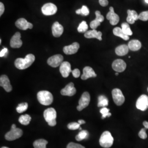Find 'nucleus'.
Listing matches in <instances>:
<instances>
[{
  "mask_svg": "<svg viewBox=\"0 0 148 148\" xmlns=\"http://www.w3.org/2000/svg\"><path fill=\"white\" fill-rule=\"evenodd\" d=\"M32 120V117L27 114L21 115L19 118V122L23 125H28Z\"/></svg>",
  "mask_w": 148,
  "mask_h": 148,
  "instance_id": "bb28decb",
  "label": "nucleus"
},
{
  "mask_svg": "<svg viewBox=\"0 0 148 148\" xmlns=\"http://www.w3.org/2000/svg\"><path fill=\"white\" fill-rule=\"evenodd\" d=\"M109 104V101L108 98L104 95H100L98 97V107H106Z\"/></svg>",
  "mask_w": 148,
  "mask_h": 148,
  "instance_id": "cd10ccee",
  "label": "nucleus"
},
{
  "mask_svg": "<svg viewBox=\"0 0 148 148\" xmlns=\"http://www.w3.org/2000/svg\"><path fill=\"white\" fill-rule=\"evenodd\" d=\"M139 19L142 21H148V11H144L139 14Z\"/></svg>",
  "mask_w": 148,
  "mask_h": 148,
  "instance_id": "c9c22d12",
  "label": "nucleus"
},
{
  "mask_svg": "<svg viewBox=\"0 0 148 148\" xmlns=\"http://www.w3.org/2000/svg\"><path fill=\"white\" fill-rule=\"evenodd\" d=\"M84 36L87 38H97L100 41L102 40L101 32H97L96 29H93L92 30L86 32Z\"/></svg>",
  "mask_w": 148,
  "mask_h": 148,
  "instance_id": "412c9836",
  "label": "nucleus"
},
{
  "mask_svg": "<svg viewBox=\"0 0 148 148\" xmlns=\"http://www.w3.org/2000/svg\"><path fill=\"white\" fill-rule=\"evenodd\" d=\"M1 148H8V147H2Z\"/></svg>",
  "mask_w": 148,
  "mask_h": 148,
  "instance_id": "3c124183",
  "label": "nucleus"
},
{
  "mask_svg": "<svg viewBox=\"0 0 148 148\" xmlns=\"http://www.w3.org/2000/svg\"><path fill=\"white\" fill-rule=\"evenodd\" d=\"M136 107L141 111H145L148 108V96L145 95H140L136 102Z\"/></svg>",
  "mask_w": 148,
  "mask_h": 148,
  "instance_id": "6e6552de",
  "label": "nucleus"
},
{
  "mask_svg": "<svg viewBox=\"0 0 148 148\" xmlns=\"http://www.w3.org/2000/svg\"><path fill=\"white\" fill-rule=\"evenodd\" d=\"M64 58L61 54H56L49 58L47 60V63L49 66L56 68L60 66L63 62Z\"/></svg>",
  "mask_w": 148,
  "mask_h": 148,
  "instance_id": "1a4fd4ad",
  "label": "nucleus"
},
{
  "mask_svg": "<svg viewBox=\"0 0 148 148\" xmlns=\"http://www.w3.org/2000/svg\"><path fill=\"white\" fill-rule=\"evenodd\" d=\"M110 11L106 14V19L110 21L112 25H115L118 24L120 21V17L114 12V8L110 7L109 8Z\"/></svg>",
  "mask_w": 148,
  "mask_h": 148,
  "instance_id": "f8f14e48",
  "label": "nucleus"
},
{
  "mask_svg": "<svg viewBox=\"0 0 148 148\" xmlns=\"http://www.w3.org/2000/svg\"><path fill=\"white\" fill-rule=\"evenodd\" d=\"M37 100L43 106H49L52 103L53 97L52 94L47 90H41L38 92Z\"/></svg>",
  "mask_w": 148,
  "mask_h": 148,
  "instance_id": "f03ea898",
  "label": "nucleus"
},
{
  "mask_svg": "<svg viewBox=\"0 0 148 148\" xmlns=\"http://www.w3.org/2000/svg\"><path fill=\"white\" fill-rule=\"evenodd\" d=\"M28 108V104L27 103H23L19 104L16 108V110L18 113H22L26 111Z\"/></svg>",
  "mask_w": 148,
  "mask_h": 148,
  "instance_id": "473e14b6",
  "label": "nucleus"
},
{
  "mask_svg": "<svg viewBox=\"0 0 148 148\" xmlns=\"http://www.w3.org/2000/svg\"><path fill=\"white\" fill-rule=\"evenodd\" d=\"M99 3L101 6L106 7L108 5L109 1L108 0H99Z\"/></svg>",
  "mask_w": 148,
  "mask_h": 148,
  "instance_id": "79ce46f5",
  "label": "nucleus"
},
{
  "mask_svg": "<svg viewBox=\"0 0 148 148\" xmlns=\"http://www.w3.org/2000/svg\"><path fill=\"white\" fill-rule=\"evenodd\" d=\"M145 2H146V3H148V0H145Z\"/></svg>",
  "mask_w": 148,
  "mask_h": 148,
  "instance_id": "09e8293b",
  "label": "nucleus"
},
{
  "mask_svg": "<svg viewBox=\"0 0 148 148\" xmlns=\"http://www.w3.org/2000/svg\"><path fill=\"white\" fill-rule=\"evenodd\" d=\"M89 136V133L86 131V130H84V131H81L79 134L76 136V140L77 141H81L84 139H86Z\"/></svg>",
  "mask_w": 148,
  "mask_h": 148,
  "instance_id": "c85d7f7f",
  "label": "nucleus"
},
{
  "mask_svg": "<svg viewBox=\"0 0 148 148\" xmlns=\"http://www.w3.org/2000/svg\"><path fill=\"white\" fill-rule=\"evenodd\" d=\"M90 97L88 92H85L81 96L79 101V106H77L78 111H81L87 107L90 104Z\"/></svg>",
  "mask_w": 148,
  "mask_h": 148,
  "instance_id": "0eeeda50",
  "label": "nucleus"
},
{
  "mask_svg": "<svg viewBox=\"0 0 148 148\" xmlns=\"http://www.w3.org/2000/svg\"><path fill=\"white\" fill-rule=\"evenodd\" d=\"M21 35L19 32H16V34L11 38L10 41V46L11 47L13 48H20L22 46L23 42L21 40Z\"/></svg>",
  "mask_w": 148,
  "mask_h": 148,
  "instance_id": "ddd939ff",
  "label": "nucleus"
},
{
  "mask_svg": "<svg viewBox=\"0 0 148 148\" xmlns=\"http://www.w3.org/2000/svg\"><path fill=\"white\" fill-rule=\"evenodd\" d=\"M41 11L45 16H52L56 14L57 11V7L54 4L48 3L43 5Z\"/></svg>",
  "mask_w": 148,
  "mask_h": 148,
  "instance_id": "9d476101",
  "label": "nucleus"
},
{
  "mask_svg": "<svg viewBox=\"0 0 148 148\" xmlns=\"http://www.w3.org/2000/svg\"><path fill=\"white\" fill-rule=\"evenodd\" d=\"M127 21L128 23L133 24L135 21L139 19V15L137 12L134 10H127Z\"/></svg>",
  "mask_w": 148,
  "mask_h": 148,
  "instance_id": "4be33fe9",
  "label": "nucleus"
},
{
  "mask_svg": "<svg viewBox=\"0 0 148 148\" xmlns=\"http://www.w3.org/2000/svg\"><path fill=\"white\" fill-rule=\"evenodd\" d=\"M101 23L100 21H98V20L95 19L94 21H93L90 23V27L92 29H96L97 28V27L101 25Z\"/></svg>",
  "mask_w": 148,
  "mask_h": 148,
  "instance_id": "e433bc0d",
  "label": "nucleus"
},
{
  "mask_svg": "<svg viewBox=\"0 0 148 148\" xmlns=\"http://www.w3.org/2000/svg\"><path fill=\"white\" fill-rule=\"evenodd\" d=\"M8 52V49L7 48H3V49H2L0 52V57H5V54Z\"/></svg>",
  "mask_w": 148,
  "mask_h": 148,
  "instance_id": "37998d69",
  "label": "nucleus"
},
{
  "mask_svg": "<svg viewBox=\"0 0 148 148\" xmlns=\"http://www.w3.org/2000/svg\"><path fill=\"white\" fill-rule=\"evenodd\" d=\"M52 34L54 37H60L63 33L64 28L58 21L55 22L52 27Z\"/></svg>",
  "mask_w": 148,
  "mask_h": 148,
  "instance_id": "aec40b11",
  "label": "nucleus"
},
{
  "mask_svg": "<svg viewBox=\"0 0 148 148\" xmlns=\"http://www.w3.org/2000/svg\"><path fill=\"white\" fill-rule=\"evenodd\" d=\"M110 109L106 108L103 107L100 110V112L102 115V119H104L106 117H110L111 115V114L109 112Z\"/></svg>",
  "mask_w": 148,
  "mask_h": 148,
  "instance_id": "72a5a7b5",
  "label": "nucleus"
},
{
  "mask_svg": "<svg viewBox=\"0 0 148 148\" xmlns=\"http://www.w3.org/2000/svg\"><path fill=\"white\" fill-rule=\"evenodd\" d=\"M34 55L29 54L24 58H17L14 62V65L17 69L24 70L32 65L35 61Z\"/></svg>",
  "mask_w": 148,
  "mask_h": 148,
  "instance_id": "f257e3e1",
  "label": "nucleus"
},
{
  "mask_svg": "<svg viewBox=\"0 0 148 148\" xmlns=\"http://www.w3.org/2000/svg\"><path fill=\"white\" fill-rule=\"evenodd\" d=\"M97 77L95 71L90 66H86L83 70V74L81 76V79L86 80L90 77Z\"/></svg>",
  "mask_w": 148,
  "mask_h": 148,
  "instance_id": "6ab92c4d",
  "label": "nucleus"
},
{
  "mask_svg": "<svg viewBox=\"0 0 148 148\" xmlns=\"http://www.w3.org/2000/svg\"><path fill=\"white\" fill-rule=\"evenodd\" d=\"M121 29L123 32L128 36H130L132 35V32L130 28L129 24L127 23H123L122 24Z\"/></svg>",
  "mask_w": 148,
  "mask_h": 148,
  "instance_id": "c756f323",
  "label": "nucleus"
},
{
  "mask_svg": "<svg viewBox=\"0 0 148 148\" xmlns=\"http://www.w3.org/2000/svg\"><path fill=\"white\" fill-rule=\"evenodd\" d=\"M112 96L114 103L117 106H121L124 103L125 98L121 90L119 88H115L112 90Z\"/></svg>",
  "mask_w": 148,
  "mask_h": 148,
  "instance_id": "39448f33",
  "label": "nucleus"
},
{
  "mask_svg": "<svg viewBox=\"0 0 148 148\" xmlns=\"http://www.w3.org/2000/svg\"><path fill=\"white\" fill-rule=\"evenodd\" d=\"M143 125L144 127L147 129H148V122L144 121L143 123Z\"/></svg>",
  "mask_w": 148,
  "mask_h": 148,
  "instance_id": "a18cd8bd",
  "label": "nucleus"
},
{
  "mask_svg": "<svg viewBox=\"0 0 148 148\" xmlns=\"http://www.w3.org/2000/svg\"><path fill=\"white\" fill-rule=\"evenodd\" d=\"M76 93V90L74 87V84L73 82H70L66 85L65 88L61 90L60 93L63 95L65 96H73Z\"/></svg>",
  "mask_w": 148,
  "mask_h": 148,
  "instance_id": "4468645a",
  "label": "nucleus"
},
{
  "mask_svg": "<svg viewBox=\"0 0 148 148\" xmlns=\"http://www.w3.org/2000/svg\"><path fill=\"white\" fill-rule=\"evenodd\" d=\"M73 75L75 78H78L80 76V71L78 69H74L71 71Z\"/></svg>",
  "mask_w": 148,
  "mask_h": 148,
  "instance_id": "a19ab883",
  "label": "nucleus"
},
{
  "mask_svg": "<svg viewBox=\"0 0 148 148\" xmlns=\"http://www.w3.org/2000/svg\"><path fill=\"white\" fill-rule=\"evenodd\" d=\"M23 131L20 128H11V131L5 134V138L8 141H13L21 137Z\"/></svg>",
  "mask_w": 148,
  "mask_h": 148,
  "instance_id": "423d86ee",
  "label": "nucleus"
},
{
  "mask_svg": "<svg viewBox=\"0 0 148 148\" xmlns=\"http://www.w3.org/2000/svg\"><path fill=\"white\" fill-rule=\"evenodd\" d=\"M78 123L80 124V125H82V124H84L86 123V122L84 121V120H79L78 121Z\"/></svg>",
  "mask_w": 148,
  "mask_h": 148,
  "instance_id": "49530a36",
  "label": "nucleus"
},
{
  "mask_svg": "<svg viewBox=\"0 0 148 148\" xmlns=\"http://www.w3.org/2000/svg\"><path fill=\"white\" fill-rule=\"evenodd\" d=\"M5 11V6L2 2L0 3V16H2Z\"/></svg>",
  "mask_w": 148,
  "mask_h": 148,
  "instance_id": "c03bdc74",
  "label": "nucleus"
},
{
  "mask_svg": "<svg viewBox=\"0 0 148 148\" xmlns=\"http://www.w3.org/2000/svg\"><path fill=\"white\" fill-rule=\"evenodd\" d=\"M88 30V25L87 23L85 21H82L79 24V26L77 28V31L80 33H85L87 32Z\"/></svg>",
  "mask_w": 148,
  "mask_h": 148,
  "instance_id": "2f4dec72",
  "label": "nucleus"
},
{
  "mask_svg": "<svg viewBox=\"0 0 148 148\" xmlns=\"http://www.w3.org/2000/svg\"><path fill=\"white\" fill-rule=\"evenodd\" d=\"M129 49L128 46L126 45H122L116 48L115 53L119 56H123L128 53Z\"/></svg>",
  "mask_w": 148,
  "mask_h": 148,
  "instance_id": "b1692460",
  "label": "nucleus"
},
{
  "mask_svg": "<svg viewBox=\"0 0 148 148\" xmlns=\"http://www.w3.org/2000/svg\"><path fill=\"white\" fill-rule=\"evenodd\" d=\"M43 116L49 126L53 127L56 125L57 112L54 108H50L45 110L43 112Z\"/></svg>",
  "mask_w": 148,
  "mask_h": 148,
  "instance_id": "7ed1b4c3",
  "label": "nucleus"
},
{
  "mask_svg": "<svg viewBox=\"0 0 148 148\" xmlns=\"http://www.w3.org/2000/svg\"><path fill=\"white\" fill-rule=\"evenodd\" d=\"M115 75H116V76H117V75H119V73H115Z\"/></svg>",
  "mask_w": 148,
  "mask_h": 148,
  "instance_id": "8fccbe9b",
  "label": "nucleus"
},
{
  "mask_svg": "<svg viewBox=\"0 0 148 148\" xmlns=\"http://www.w3.org/2000/svg\"><path fill=\"white\" fill-rule=\"evenodd\" d=\"M114 143V138L111 133L109 131H105L102 133L99 139V144L101 147L104 148H109Z\"/></svg>",
  "mask_w": 148,
  "mask_h": 148,
  "instance_id": "20e7f679",
  "label": "nucleus"
},
{
  "mask_svg": "<svg viewBox=\"0 0 148 148\" xmlns=\"http://www.w3.org/2000/svg\"><path fill=\"white\" fill-rule=\"evenodd\" d=\"M95 16H96V18H95V19H96L97 20H98V21H100L101 23L104 21V16H102V15L101 14V12H100L99 11H96V12H95Z\"/></svg>",
  "mask_w": 148,
  "mask_h": 148,
  "instance_id": "ea45409f",
  "label": "nucleus"
},
{
  "mask_svg": "<svg viewBox=\"0 0 148 148\" xmlns=\"http://www.w3.org/2000/svg\"><path fill=\"white\" fill-rule=\"evenodd\" d=\"M126 63L122 59H118L114 61L112 64V68L117 73H122L126 68Z\"/></svg>",
  "mask_w": 148,
  "mask_h": 148,
  "instance_id": "9b49d317",
  "label": "nucleus"
},
{
  "mask_svg": "<svg viewBox=\"0 0 148 148\" xmlns=\"http://www.w3.org/2000/svg\"><path fill=\"white\" fill-rule=\"evenodd\" d=\"M138 136L140 138H142L143 139H145L148 137L147 133H146V128H142L138 133Z\"/></svg>",
  "mask_w": 148,
  "mask_h": 148,
  "instance_id": "58836bf2",
  "label": "nucleus"
},
{
  "mask_svg": "<svg viewBox=\"0 0 148 148\" xmlns=\"http://www.w3.org/2000/svg\"><path fill=\"white\" fill-rule=\"evenodd\" d=\"M48 144V142L43 139H40L35 140L33 145L34 148H46V145Z\"/></svg>",
  "mask_w": 148,
  "mask_h": 148,
  "instance_id": "a878e982",
  "label": "nucleus"
},
{
  "mask_svg": "<svg viewBox=\"0 0 148 148\" xmlns=\"http://www.w3.org/2000/svg\"><path fill=\"white\" fill-rule=\"evenodd\" d=\"M128 46L131 51H137L142 47V44L139 40H133L129 42Z\"/></svg>",
  "mask_w": 148,
  "mask_h": 148,
  "instance_id": "5701e85b",
  "label": "nucleus"
},
{
  "mask_svg": "<svg viewBox=\"0 0 148 148\" xmlns=\"http://www.w3.org/2000/svg\"><path fill=\"white\" fill-rule=\"evenodd\" d=\"M0 86L2 87L7 92H10L12 90V87L10 84V81L8 76L5 75L1 76Z\"/></svg>",
  "mask_w": 148,
  "mask_h": 148,
  "instance_id": "f3484780",
  "label": "nucleus"
},
{
  "mask_svg": "<svg viewBox=\"0 0 148 148\" xmlns=\"http://www.w3.org/2000/svg\"><path fill=\"white\" fill-rule=\"evenodd\" d=\"M16 26L23 30H26L28 29H31L33 27V25L32 23L28 22L24 18H20L18 19L16 22Z\"/></svg>",
  "mask_w": 148,
  "mask_h": 148,
  "instance_id": "2eb2a0df",
  "label": "nucleus"
},
{
  "mask_svg": "<svg viewBox=\"0 0 148 148\" xmlns=\"http://www.w3.org/2000/svg\"><path fill=\"white\" fill-rule=\"evenodd\" d=\"M60 73L62 74L63 77H68L69 76V74L71 73V65L68 62H64L61 65H60L59 68Z\"/></svg>",
  "mask_w": 148,
  "mask_h": 148,
  "instance_id": "dca6fc26",
  "label": "nucleus"
},
{
  "mask_svg": "<svg viewBox=\"0 0 148 148\" xmlns=\"http://www.w3.org/2000/svg\"><path fill=\"white\" fill-rule=\"evenodd\" d=\"M76 13L79 15L87 16L89 14L90 11L86 5H83L81 8L76 11Z\"/></svg>",
  "mask_w": 148,
  "mask_h": 148,
  "instance_id": "7c9ffc66",
  "label": "nucleus"
},
{
  "mask_svg": "<svg viewBox=\"0 0 148 148\" xmlns=\"http://www.w3.org/2000/svg\"><path fill=\"white\" fill-rule=\"evenodd\" d=\"M66 148H85V147L79 144L71 142L68 144Z\"/></svg>",
  "mask_w": 148,
  "mask_h": 148,
  "instance_id": "4c0bfd02",
  "label": "nucleus"
},
{
  "mask_svg": "<svg viewBox=\"0 0 148 148\" xmlns=\"http://www.w3.org/2000/svg\"><path fill=\"white\" fill-rule=\"evenodd\" d=\"M80 125L78 122H71L68 125V128L70 130H76L79 128Z\"/></svg>",
  "mask_w": 148,
  "mask_h": 148,
  "instance_id": "f704fd0d",
  "label": "nucleus"
},
{
  "mask_svg": "<svg viewBox=\"0 0 148 148\" xmlns=\"http://www.w3.org/2000/svg\"></svg>",
  "mask_w": 148,
  "mask_h": 148,
  "instance_id": "603ef678",
  "label": "nucleus"
},
{
  "mask_svg": "<svg viewBox=\"0 0 148 148\" xmlns=\"http://www.w3.org/2000/svg\"><path fill=\"white\" fill-rule=\"evenodd\" d=\"M113 34H114V35L118 36V37H121L125 41L128 40L129 38H130V36H128L127 35H126L122 31L121 28L119 27H115L114 29Z\"/></svg>",
  "mask_w": 148,
  "mask_h": 148,
  "instance_id": "393cba45",
  "label": "nucleus"
},
{
  "mask_svg": "<svg viewBox=\"0 0 148 148\" xmlns=\"http://www.w3.org/2000/svg\"><path fill=\"white\" fill-rule=\"evenodd\" d=\"M79 48V43L74 42L69 46H66L63 48V52L65 54L70 55L77 53Z\"/></svg>",
  "mask_w": 148,
  "mask_h": 148,
  "instance_id": "a211bd4d",
  "label": "nucleus"
},
{
  "mask_svg": "<svg viewBox=\"0 0 148 148\" xmlns=\"http://www.w3.org/2000/svg\"><path fill=\"white\" fill-rule=\"evenodd\" d=\"M16 128V125H15V124H13L11 128Z\"/></svg>",
  "mask_w": 148,
  "mask_h": 148,
  "instance_id": "de8ad7c7",
  "label": "nucleus"
}]
</instances>
